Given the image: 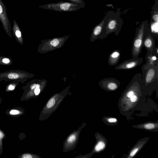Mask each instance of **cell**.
I'll list each match as a JSON object with an SVG mask.
<instances>
[{"mask_svg": "<svg viewBox=\"0 0 158 158\" xmlns=\"http://www.w3.org/2000/svg\"><path fill=\"white\" fill-rule=\"evenodd\" d=\"M18 158H40L38 155L30 153H24L19 155Z\"/></svg>", "mask_w": 158, "mask_h": 158, "instance_id": "22", "label": "cell"}, {"mask_svg": "<svg viewBox=\"0 0 158 158\" xmlns=\"http://www.w3.org/2000/svg\"><path fill=\"white\" fill-rule=\"evenodd\" d=\"M120 8H116V11L110 10L107 11L104 16V23L102 31L98 39H103L114 33L116 36L120 31L123 23V19L120 17Z\"/></svg>", "mask_w": 158, "mask_h": 158, "instance_id": "1", "label": "cell"}, {"mask_svg": "<svg viewBox=\"0 0 158 158\" xmlns=\"http://www.w3.org/2000/svg\"><path fill=\"white\" fill-rule=\"evenodd\" d=\"M121 53L119 50L116 49L113 51L109 54L108 63L111 66L116 65L118 62L120 58Z\"/></svg>", "mask_w": 158, "mask_h": 158, "instance_id": "16", "label": "cell"}, {"mask_svg": "<svg viewBox=\"0 0 158 158\" xmlns=\"http://www.w3.org/2000/svg\"><path fill=\"white\" fill-rule=\"evenodd\" d=\"M144 59L137 57L126 60L116 66L115 69L117 70H128L135 68L143 63Z\"/></svg>", "mask_w": 158, "mask_h": 158, "instance_id": "11", "label": "cell"}, {"mask_svg": "<svg viewBox=\"0 0 158 158\" xmlns=\"http://www.w3.org/2000/svg\"><path fill=\"white\" fill-rule=\"evenodd\" d=\"M0 21L7 34L11 37V26L7 13L6 7L2 0H0Z\"/></svg>", "mask_w": 158, "mask_h": 158, "instance_id": "10", "label": "cell"}, {"mask_svg": "<svg viewBox=\"0 0 158 158\" xmlns=\"http://www.w3.org/2000/svg\"><path fill=\"white\" fill-rule=\"evenodd\" d=\"M143 88H156L158 85V65L144 64L141 67Z\"/></svg>", "mask_w": 158, "mask_h": 158, "instance_id": "5", "label": "cell"}, {"mask_svg": "<svg viewBox=\"0 0 158 158\" xmlns=\"http://www.w3.org/2000/svg\"><path fill=\"white\" fill-rule=\"evenodd\" d=\"M2 99L1 98H0V104L1 103V102H2Z\"/></svg>", "mask_w": 158, "mask_h": 158, "instance_id": "31", "label": "cell"}, {"mask_svg": "<svg viewBox=\"0 0 158 158\" xmlns=\"http://www.w3.org/2000/svg\"><path fill=\"white\" fill-rule=\"evenodd\" d=\"M70 35L56 37L41 40L39 44L37 51L41 54L46 53L63 46Z\"/></svg>", "mask_w": 158, "mask_h": 158, "instance_id": "6", "label": "cell"}, {"mask_svg": "<svg viewBox=\"0 0 158 158\" xmlns=\"http://www.w3.org/2000/svg\"><path fill=\"white\" fill-rule=\"evenodd\" d=\"M108 121L111 123L115 122L117 121V119L115 118H110L108 119Z\"/></svg>", "mask_w": 158, "mask_h": 158, "instance_id": "30", "label": "cell"}, {"mask_svg": "<svg viewBox=\"0 0 158 158\" xmlns=\"http://www.w3.org/2000/svg\"><path fill=\"white\" fill-rule=\"evenodd\" d=\"M6 136L5 134L0 129V155H1L2 153V140L6 137Z\"/></svg>", "mask_w": 158, "mask_h": 158, "instance_id": "23", "label": "cell"}, {"mask_svg": "<svg viewBox=\"0 0 158 158\" xmlns=\"http://www.w3.org/2000/svg\"><path fill=\"white\" fill-rule=\"evenodd\" d=\"M152 11L151 12V23L158 22V0H156V2L152 7Z\"/></svg>", "mask_w": 158, "mask_h": 158, "instance_id": "18", "label": "cell"}, {"mask_svg": "<svg viewBox=\"0 0 158 158\" xmlns=\"http://www.w3.org/2000/svg\"><path fill=\"white\" fill-rule=\"evenodd\" d=\"M83 124L76 131H73L67 137L63 143V152H66L74 149L78 143Z\"/></svg>", "mask_w": 158, "mask_h": 158, "instance_id": "9", "label": "cell"}, {"mask_svg": "<svg viewBox=\"0 0 158 158\" xmlns=\"http://www.w3.org/2000/svg\"><path fill=\"white\" fill-rule=\"evenodd\" d=\"M128 85L130 87V90L128 91L127 94V96L129 98H131L133 95H134L135 93L134 90H131V87L129 84Z\"/></svg>", "mask_w": 158, "mask_h": 158, "instance_id": "26", "label": "cell"}, {"mask_svg": "<svg viewBox=\"0 0 158 158\" xmlns=\"http://www.w3.org/2000/svg\"><path fill=\"white\" fill-rule=\"evenodd\" d=\"M70 86L69 85L60 93L55 94L49 99L40 113L39 118L40 120L47 119L56 110L68 94Z\"/></svg>", "mask_w": 158, "mask_h": 158, "instance_id": "3", "label": "cell"}, {"mask_svg": "<svg viewBox=\"0 0 158 158\" xmlns=\"http://www.w3.org/2000/svg\"><path fill=\"white\" fill-rule=\"evenodd\" d=\"M48 81L44 79H35L27 83L26 85L22 87L24 92L21 98L23 101L36 98L43 91Z\"/></svg>", "mask_w": 158, "mask_h": 158, "instance_id": "4", "label": "cell"}, {"mask_svg": "<svg viewBox=\"0 0 158 158\" xmlns=\"http://www.w3.org/2000/svg\"><path fill=\"white\" fill-rule=\"evenodd\" d=\"M144 47L147 51L152 52H154L156 48L155 35L151 32L144 39L143 47Z\"/></svg>", "mask_w": 158, "mask_h": 158, "instance_id": "13", "label": "cell"}, {"mask_svg": "<svg viewBox=\"0 0 158 158\" xmlns=\"http://www.w3.org/2000/svg\"><path fill=\"white\" fill-rule=\"evenodd\" d=\"M131 101L133 102H135L137 99V97L135 95H133L130 98Z\"/></svg>", "mask_w": 158, "mask_h": 158, "instance_id": "29", "label": "cell"}, {"mask_svg": "<svg viewBox=\"0 0 158 158\" xmlns=\"http://www.w3.org/2000/svg\"><path fill=\"white\" fill-rule=\"evenodd\" d=\"M146 64L153 65H158V55L154 51L152 52L147 51L145 56Z\"/></svg>", "mask_w": 158, "mask_h": 158, "instance_id": "17", "label": "cell"}, {"mask_svg": "<svg viewBox=\"0 0 158 158\" xmlns=\"http://www.w3.org/2000/svg\"><path fill=\"white\" fill-rule=\"evenodd\" d=\"M72 2L79 3L85 6V3L83 0H68Z\"/></svg>", "mask_w": 158, "mask_h": 158, "instance_id": "27", "label": "cell"}, {"mask_svg": "<svg viewBox=\"0 0 158 158\" xmlns=\"http://www.w3.org/2000/svg\"><path fill=\"white\" fill-rule=\"evenodd\" d=\"M6 113L7 114L12 116H20L24 113V110L21 108H12L7 110Z\"/></svg>", "mask_w": 158, "mask_h": 158, "instance_id": "19", "label": "cell"}, {"mask_svg": "<svg viewBox=\"0 0 158 158\" xmlns=\"http://www.w3.org/2000/svg\"><path fill=\"white\" fill-rule=\"evenodd\" d=\"M13 25L12 27V34L16 40L20 44L23 45V39L20 29L18 23L15 20H13Z\"/></svg>", "mask_w": 158, "mask_h": 158, "instance_id": "14", "label": "cell"}, {"mask_svg": "<svg viewBox=\"0 0 158 158\" xmlns=\"http://www.w3.org/2000/svg\"><path fill=\"white\" fill-rule=\"evenodd\" d=\"M151 32V27L147 20L142 21L136 28L131 50L132 58L139 57L141 52L144 39Z\"/></svg>", "mask_w": 158, "mask_h": 158, "instance_id": "2", "label": "cell"}, {"mask_svg": "<svg viewBox=\"0 0 158 158\" xmlns=\"http://www.w3.org/2000/svg\"><path fill=\"white\" fill-rule=\"evenodd\" d=\"M35 75L23 70H10L0 73V81H10L24 83Z\"/></svg>", "mask_w": 158, "mask_h": 158, "instance_id": "7", "label": "cell"}, {"mask_svg": "<svg viewBox=\"0 0 158 158\" xmlns=\"http://www.w3.org/2000/svg\"><path fill=\"white\" fill-rule=\"evenodd\" d=\"M144 127L146 129H151L155 127V125L153 123H149L145 124Z\"/></svg>", "mask_w": 158, "mask_h": 158, "instance_id": "25", "label": "cell"}, {"mask_svg": "<svg viewBox=\"0 0 158 158\" xmlns=\"http://www.w3.org/2000/svg\"><path fill=\"white\" fill-rule=\"evenodd\" d=\"M138 148H136L134 149L131 152L130 156L131 157L134 156L138 150Z\"/></svg>", "mask_w": 158, "mask_h": 158, "instance_id": "28", "label": "cell"}, {"mask_svg": "<svg viewBox=\"0 0 158 158\" xmlns=\"http://www.w3.org/2000/svg\"><path fill=\"white\" fill-rule=\"evenodd\" d=\"M104 20L103 19L99 23L96 25L93 28L90 36V41L94 42L98 39L99 36L101 33L104 26Z\"/></svg>", "mask_w": 158, "mask_h": 158, "instance_id": "15", "label": "cell"}, {"mask_svg": "<svg viewBox=\"0 0 158 158\" xmlns=\"http://www.w3.org/2000/svg\"><path fill=\"white\" fill-rule=\"evenodd\" d=\"M85 6L79 3L61 1L40 5L39 7L57 11L68 12L76 11Z\"/></svg>", "mask_w": 158, "mask_h": 158, "instance_id": "8", "label": "cell"}, {"mask_svg": "<svg viewBox=\"0 0 158 158\" xmlns=\"http://www.w3.org/2000/svg\"><path fill=\"white\" fill-rule=\"evenodd\" d=\"M12 82L6 86L5 89L6 92H9L14 90L19 83V82Z\"/></svg>", "mask_w": 158, "mask_h": 158, "instance_id": "21", "label": "cell"}, {"mask_svg": "<svg viewBox=\"0 0 158 158\" xmlns=\"http://www.w3.org/2000/svg\"><path fill=\"white\" fill-rule=\"evenodd\" d=\"M105 146V143L102 141H99L95 147V150L96 152H99L103 149Z\"/></svg>", "mask_w": 158, "mask_h": 158, "instance_id": "24", "label": "cell"}, {"mask_svg": "<svg viewBox=\"0 0 158 158\" xmlns=\"http://www.w3.org/2000/svg\"><path fill=\"white\" fill-rule=\"evenodd\" d=\"M13 60L11 58L3 56H0V64L10 65L12 64Z\"/></svg>", "mask_w": 158, "mask_h": 158, "instance_id": "20", "label": "cell"}, {"mask_svg": "<svg viewBox=\"0 0 158 158\" xmlns=\"http://www.w3.org/2000/svg\"><path fill=\"white\" fill-rule=\"evenodd\" d=\"M120 82L113 78H104L99 81L98 84L102 88L110 91H114L119 87Z\"/></svg>", "mask_w": 158, "mask_h": 158, "instance_id": "12", "label": "cell"}]
</instances>
